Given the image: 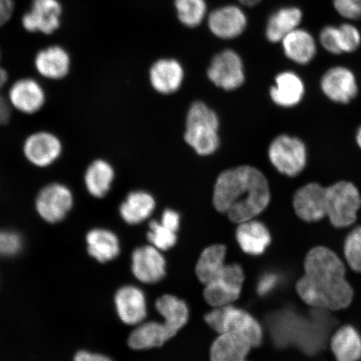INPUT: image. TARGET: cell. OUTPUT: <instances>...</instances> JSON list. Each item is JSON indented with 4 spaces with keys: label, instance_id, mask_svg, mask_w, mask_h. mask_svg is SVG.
Masks as SVG:
<instances>
[{
    "label": "cell",
    "instance_id": "1",
    "mask_svg": "<svg viewBox=\"0 0 361 361\" xmlns=\"http://www.w3.org/2000/svg\"><path fill=\"white\" fill-rule=\"evenodd\" d=\"M305 274L296 283V291L313 308L341 310L350 306L354 291L347 281L345 266L335 252L323 246L306 255Z\"/></svg>",
    "mask_w": 361,
    "mask_h": 361
},
{
    "label": "cell",
    "instance_id": "2",
    "mask_svg": "<svg viewBox=\"0 0 361 361\" xmlns=\"http://www.w3.org/2000/svg\"><path fill=\"white\" fill-rule=\"evenodd\" d=\"M271 200L267 178L259 169L241 166L223 171L216 178L214 205L233 223L255 219L267 209Z\"/></svg>",
    "mask_w": 361,
    "mask_h": 361
},
{
    "label": "cell",
    "instance_id": "3",
    "mask_svg": "<svg viewBox=\"0 0 361 361\" xmlns=\"http://www.w3.org/2000/svg\"><path fill=\"white\" fill-rule=\"evenodd\" d=\"M219 128L216 113L204 103L194 102L188 113L185 141L198 155L213 154L219 146Z\"/></svg>",
    "mask_w": 361,
    "mask_h": 361
},
{
    "label": "cell",
    "instance_id": "4",
    "mask_svg": "<svg viewBox=\"0 0 361 361\" xmlns=\"http://www.w3.org/2000/svg\"><path fill=\"white\" fill-rule=\"evenodd\" d=\"M207 324L220 334H235L245 337L252 347L263 341V329L254 316L232 305L216 307L205 316Z\"/></svg>",
    "mask_w": 361,
    "mask_h": 361
},
{
    "label": "cell",
    "instance_id": "5",
    "mask_svg": "<svg viewBox=\"0 0 361 361\" xmlns=\"http://www.w3.org/2000/svg\"><path fill=\"white\" fill-rule=\"evenodd\" d=\"M75 193L69 185L58 180L44 184L36 193L34 207L39 218L49 225L63 222L74 209Z\"/></svg>",
    "mask_w": 361,
    "mask_h": 361
},
{
    "label": "cell",
    "instance_id": "6",
    "mask_svg": "<svg viewBox=\"0 0 361 361\" xmlns=\"http://www.w3.org/2000/svg\"><path fill=\"white\" fill-rule=\"evenodd\" d=\"M204 26L214 39L233 42L246 34L250 27V17L245 7L232 0L211 8Z\"/></svg>",
    "mask_w": 361,
    "mask_h": 361
},
{
    "label": "cell",
    "instance_id": "7",
    "mask_svg": "<svg viewBox=\"0 0 361 361\" xmlns=\"http://www.w3.org/2000/svg\"><path fill=\"white\" fill-rule=\"evenodd\" d=\"M361 196L355 184L340 180L326 188V216L334 227L348 228L357 219Z\"/></svg>",
    "mask_w": 361,
    "mask_h": 361
},
{
    "label": "cell",
    "instance_id": "8",
    "mask_svg": "<svg viewBox=\"0 0 361 361\" xmlns=\"http://www.w3.org/2000/svg\"><path fill=\"white\" fill-rule=\"evenodd\" d=\"M22 155L33 168L47 169L61 160L64 144L57 134L48 130H35L22 143Z\"/></svg>",
    "mask_w": 361,
    "mask_h": 361
},
{
    "label": "cell",
    "instance_id": "9",
    "mask_svg": "<svg viewBox=\"0 0 361 361\" xmlns=\"http://www.w3.org/2000/svg\"><path fill=\"white\" fill-rule=\"evenodd\" d=\"M268 153L274 169L288 178L296 177L305 169L307 149L300 138L288 135H279L271 142Z\"/></svg>",
    "mask_w": 361,
    "mask_h": 361
},
{
    "label": "cell",
    "instance_id": "10",
    "mask_svg": "<svg viewBox=\"0 0 361 361\" xmlns=\"http://www.w3.org/2000/svg\"><path fill=\"white\" fill-rule=\"evenodd\" d=\"M207 75L216 87L225 90H235L245 83V64L235 49L226 48L212 58Z\"/></svg>",
    "mask_w": 361,
    "mask_h": 361
},
{
    "label": "cell",
    "instance_id": "11",
    "mask_svg": "<svg viewBox=\"0 0 361 361\" xmlns=\"http://www.w3.org/2000/svg\"><path fill=\"white\" fill-rule=\"evenodd\" d=\"M6 100L8 106L20 114L34 116L47 105V92L38 80L22 78L8 87Z\"/></svg>",
    "mask_w": 361,
    "mask_h": 361
},
{
    "label": "cell",
    "instance_id": "12",
    "mask_svg": "<svg viewBox=\"0 0 361 361\" xmlns=\"http://www.w3.org/2000/svg\"><path fill=\"white\" fill-rule=\"evenodd\" d=\"M243 281L245 274L240 265H225L218 277L206 284V301L215 308L232 304L240 296Z\"/></svg>",
    "mask_w": 361,
    "mask_h": 361
},
{
    "label": "cell",
    "instance_id": "13",
    "mask_svg": "<svg viewBox=\"0 0 361 361\" xmlns=\"http://www.w3.org/2000/svg\"><path fill=\"white\" fill-rule=\"evenodd\" d=\"M295 214L306 223H315L326 216V188L310 183L298 189L293 198Z\"/></svg>",
    "mask_w": 361,
    "mask_h": 361
},
{
    "label": "cell",
    "instance_id": "14",
    "mask_svg": "<svg viewBox=\"0 0 361 361\" xmlns=\"http://www.w3.org/2000/svg\"><path fill=\"white\" fill-rule=\"evenodd\" d=\"M320 87L329 100L348 104L357 96L358 84L353 71L345 66H333L322 76Z\"/></svg>",
    "mask_w": 361,
    "mask_h": 361
},
{
    "label": "cell",
    "instance_id": "15",
    "mask_svg": "<svg viewBox=\"0 0 361 361\" xmlns=\"http://www.w3.org/2000/svg\"><path fill=\"white\" fill-rule=\"evenodd\" d=\"M61 13L57 0H34L31 11L23 17V26L30 32L51 35L60 27Z\"/></svg>",
    "mask_w": 361,
    "mask_h": 361
},
{
    "label": "cell",
    "instance_id": "16",
    "mask_svg": "<svg viewBox=\"0 0 361 361\" xmlns=\"http://www.w3.org/2000/svg\"><path fill=\"white\" fill-rule=\"evenodd\" d=\"M35 68L43 79L60 81L70 74L71 56L64 48L53 45L37 53L35 58Z\"/></svg>",
    "mask_w": 361,
    "mask_h": 361
},
{
    "label": "cell",
    "instance_id": "17",
    "mask_svg": "<svg viewBox=\"0 0 361 361\" xmlns=\"http://www.w3.org/2000/svg\"><path fill=\"white\" fill-rule=\"evenodd\" d=\"M184 68L177 59L164 57L158 59L149 71L152 87L157 92L169 94L177 92L183 84Z\"/></svg>",
    "mask_w": 361,
    "mask_h": 361
},
{
    "label": "cell",
    "instance_id": "18",
    "mask_svg": "<svg viewBox=\"0 0 361 361\" xmlns=\"http://www.w3.org/2000/svg\"><path fill=\"white\" fill-rule=\"evenodd\" d=\"M133 272L140 281L155 283L166 275V261L154 246L137 248L133 255Z\"/></svg>",
    "mask_w": 361,
    "mask_h": 361
},
{
    "label": "cell",
    "instance_id": "19",
    "mask_svg": "<svg viewBox=\"0 0 361 361\" xmlns=\"http://www.w3.org/2000/svg\"><path fill=\"white\" fill-rule=\"evenodd\" d=\"M115 305L121 322L134 326L143 322L147 316L145 295L137 287L124 286L116 292Z\"/></svg>",
    "mask_w": 361,
    "mask_h": 361
},
{
    "label": "cell",
    "instance_id": "20",
    "mask_svg": "<svg viewBox=\"0 0 361 361\" xmlns=\"http://www.w3.org/2000/svg\"><path fill=\"white\" fill-rule=\"evenodd\" d=\"M304 13L297 6L279 8L268 17L264 36L269 43L278 44L292 31L300 28Z\"/></svg>",
    "mask_w": 361,
    "mask_h": 361
},
{
    "label": "cell",
    "instance_id": "21",
    "mask_svg": "<svg viewBox=\"0 0 361 361\" xmlns=\"http://www.w3.org/2000/svg\"><path fill=\"white\" fill-rule=\"evenodd\" d=\"M270 97L277 106L293 107L303 100L305 87L303 80L295 72H281L275 78V85L270 89Z\"/></svg>",
    "mask_w": 361,
    "mask_h": 361
},
{
    "label": "cell",
    "instance_id": "22",
    "mask_svg": "<svg viewBox=\"0 0 361 361\" xmlns=\"http://www.w3.org/2000/svg\"><path fill=\"white\" fill-rule=\"evenodd\" d=\"M281 43L284 56L298 65L310 64L317 54V43L313 35L300 27L287 35Z\"/></svg>",
    "mask_w": 361,
    "mask_h": 361
},
{
    "label": "cell",
    "instance_id": "23",
    "mask_svg": "<svg viewBox=\"0 0 361 361\" xmlns=\"http://www.w3.org/2000/svg\"><path fill=\"white\" fill-rule=\"evenodd\" d=\"M88 255L99 263L114 260L120 254V242L116 234L103 228L89 230L85 235Z\"/></svg>",
    "mask_w": 361,
    "mask_h": 361
},
{
    "label": "cell",
    "instance_id": "24",
    "mask_svg": "<svg viewBox=\"0 0 361 361\" xmlns=\"http://www.w3.org/2000/svg\"><path fill=\"white\" fill-rule=\"evenodd\" d=\"M236 238L242 250L254 256L263 255L271 243L269 229L255 219L239 224Z\"/></svg>",
    "mask_w": 361,
    "mask_h": 361
},
{
    "label": "cell",
    "instance_id": "25",
    "mask_svg": "<svg viewBox=\"0 0 361 361\" xmlns=\"http://www.w3.org/2000/svg\"><path fill=\"white\" fill-rule=\"evenodd\" d=\"M115 171L106 160L96 159L90 162L83 176L85 190L94 198H103L110 192Z\"/></svg>",
    "mask_w": 361,
    "mask_h": 361
},
{
    "label": "cell",
    "instance_id": "26",
    "mask_svg": "<svg viewBox=\"0 0 361 361\" xmlns=\"http://www.w3.org/2000/svg\"><path fill=\"white\" fill-rule=\"evenodd\" d=\"M175 19L188 30L204 26L211 10L209 0H171Z\"/></svg>",
    "mask_w": 361,
    "mask_h": 361
},
{
    "label": "cell",
    "instance_id": "27",
    "mask_svg": "<svg viewBox=\"0 0 361 361\" xmlns=\"http://www.w3.org/2000/svg\"><path fill=\"white\" fill-rule=\"evenodd\" d=\"M254 347L245 337L235 334H221L212 345L211 361H248L247 355Z\"/></svg>",
    "mask_w": 361,
    "mask_h": 361
},
{
    "label": "cell",
    "instance_id": "28",
    "mask_svg": "<svg viewBox=\"0 0 361 361\" xmlns=\"http://www.w3.org/2000/svg\"><path fill=\"white\" fill-rule=\"evenodd\" d=\"M156 207L154 198L146 192L128 194L120 207V214L126 224L135 225L144 222L152 215Z\"/></svg>",
    "mask_w": 361,
    "mask_h": 361
},
{
    "label": "cell",
    "instance_id": "29",
    "mask_svg": "<svg viewBox=\"0 0 361 361\" xmlns=\"http://www.w3.org/2000/svg\"><path fill=\"white\" fill-rule=\"evenodd\" d=\"M331 348L337 361L361 359V336L354 327L345 326L334 334Z\"/></svg>",
    "mask_w": 361,
    "mask_h": 361
},
{
    "label": "cell",
    "instance_id": "30",
    "mask_svg": "<svg viewBox=\"0 0 361 361\" xmlns=\"http://www.w3.org/2000/svg\"><path fill=\"white\" fill-rule=\"evenodd\" d=\"M158 312L164 319V326L173 337L188 320V308L184 301L173 295H164L156 303Z\"/></svg>",
    "mask_w": 361,
    "mask_h": 361
},
{
    "label": "cell",
    "instance_id": "31",
    "mask_svg": "<svg viewBox=\"0 0 361 361\" xmlns=\"http://www.w3.org/2000/svg\"><path fill=\"white\" fill-rule=\"evenodd\" d=\"M171 338L164 324L151 322L134 329L128 338V344L133 350H147L164 345Z\"/></svg>",
    "mask_w": 361,
    "mask_h": 361
},
{
    "label": "cell",
    "instance_id": "32",
    "mask_svg": "<svg viewBox=\"0 0 361 361\" xmlns=\"http://www.w3.org/2000/svg\"><path fill=\"white\" fill-rule=\"evenodd\" d=\"M225 256L226 247L221 245L207 247L202 252L197 262L196 273L200 281L205 286L218 277L223 270Z\"/></svg>",
    "mask_w": 361,
    "mask_h": 361
},
{
    "label": "cell",
    "instance_id": "33",
    "mask_svg": "<svg viewBox=\"0 0 361 361\" xmlns=\"http://www.w3.org/2000/svg\"><path fill=\"white\" fill-rule=\"evenodd\" d=\"M24 248V238L13 228H0V257L15 258Z\"/></svg>",
    "mask_w": 361,
    "mask_h": 361
},
{
    "label": "cell",
    "instance_id": "34",
    "mask_svg": "<svg viewBox=\"0 0 361 361\" xmlns=\"http://www.w3.org/2000/svg\"><path fill=\"white\" fill-rule=\"evenodd\" d=\"M344 254L350 269L361 273V226L352 230L346 237Z\"/></svg>",
    "mask_w": 361,
    "mask_h": 361
},
{
    "label": "cell",
    "instance_id": "35",
    "mask_svg": "<svg viewBox=\"0 0 361 361\" xmlns=\"http://www.w3.org/2000/svg\"><path fill=\"white\" fill-rule=\"evenodd\" d=\"M338 39L342 54H350L357 51L361 45V32L350 22L338 25Z\"/></svg>",
    "mask_w": 361,
    "mask_h": 361
},
{
    "label": "cell",
    "instance_id": "36",
    "mask_svg": "<svg viewBox=\"0 0 361 361\" xmlns=\"http://www.w3.org/2000/svg\"><path fill=\"white\" fill-rule=\"evenodd\" d=\"M149 228H150V231L147 233V238L157 250H168L177 243L176 232L157 221H152L149 225Z\"/></svg>",
    "mask_w": 361,
    "mask_h": 361
},
{
    "label": "cell",
    "instance_id": "37",
    "mask_svg": "<svg viewBox=\"0 0 361 361\" xmlns=\"http://www.w3.org/2000/svg\"><path fill=\"white\" fill-rule=\"evenodd\" d=\"M334 10L346 20L361 19V0H332Z\"/></svg>",
    "mask_w": 361,
    "mask_h": 361
},
{
    "label": "cell",
    "instance_id": "38",
    "mask_svg": "<svg viewBox=\"0 0 361 361\" xmlns=\"http://www.w3.org/2000/svg\"><path fill=\"white\" fill-rule=\"evenodd\" d=\"M319 42L324 51L331 55H342L338 45L337 25H328L323 27L319 35Z\"/></svg>",
    "mask_w": 361,
    "mask_h": 361
},
{
    "label": "cell",
    "instance_id": "39",
    "mask_svg": "<svg viewBox=\"0 0 361 361\" xmlns=\"http://www.w3.org/2000/svg\"><path fill=\"white\" fill-rule=\"evenodd\" d=\"M279 283V277L277 274L266 273L260 277L258 286H257V291L261 296L269 295L277 288Z\"/></svg>",
    "mask_w": 361,
    "mask_h": 361
},
{
    "label": "cell",
    "instance_id": "40",
    "mask_svg": "<svg viewBox=\"0 0 361 361\" xmlns=\"http://www.w3.org/2000/svg\"><path fill=\"white\" fill-rule=\"evenodd\" d=\"M161 224L173 231L177 232L180 225V215L177 212L166 209L162 214Z\"/></svg>",
    "mask_w": 361,
    "mask_h": 361
},
{
    "label": "cell",
    "instance_id": "41",
    "mask_svg": "<svg viewBox=\"0 0 361 361\" xmlns=\"http://www.w3.org/2000/svg\"><path fill=\"white\" fill-rule=\"evenodd\" d=\"M72 361H113L108 356L87 350L76 352Z\"/></svg>",
    "mask_w": 361,
    "mask_h": 361
},
{
    "label": "cell",
    "instance_id": "42",
    "mask_svg": "<svg viewBox=\"0 0 361 361\" xmlns=\"http://www.w3.org/2000/svg\"><path fill=\"white\" fill-rule=\"evenodd\" d=\"M13 11V0H0V26L11 20Z\"/></svg>",
    "mask_w": 361,
    "mask_h": 361
},
{
    "label": "cell",
    "instance_id": "43",
    "mask_svg": "<svg viewBox=\"0 0 361 361\" xmlns=\"http://www.w3.org/2000/svg\"><path fill=\"white\" fill-rule=\"evenodd\" d=\"M10 108L6 98H4L0 94V124L8 120V110H10Z\"/></svg>",
    "mask_w": 361,
    "mask_h": 361
},
{
    "label": "cell",
    "instance_id": "44",
    "mask_svg": "<svg viewBox=\"0 0 361 361\" xmlns=\"http://www.w3.org/2000/svg\"><path fill=\"white\" fill-rule=\"evenodd\" d=\"M233 1L241 4L242 6L246 8H252L260 6L264 0H233Z\"/></svg>",
    "mask_w": 361,
    "mask_h": 361
},
{
    "label": "cell",
    "instance_id": "45",
    "mask_svg": "<svg viewBox=\"0 0 361 361\" xmlns=\"http://www.w3.org/2000/svg\"><path fill=\"white\" fill-rule=\"evenodd\" d=\"M0 61H1V55H0ZM8 80V72L0 65V90L6 87Z\"/></svg>",
    "mask_w": 361,
    "mask_h": 361
},
{
    "label": "cell",
    "instance_id": "46",
    "mask_svg": "<svg viewBox=\"0 0 361 361\" xmlns=\"http://www.w3.org/2000/svg\"><path fill=\"white\" fill-rule=\"evenodd\" d=\"M356 142H357V145L361 149V126H360L357 133H356Z\"/></svg>",
    "mask_w": 361,
    "mask_h": 361
}]
</instances>
